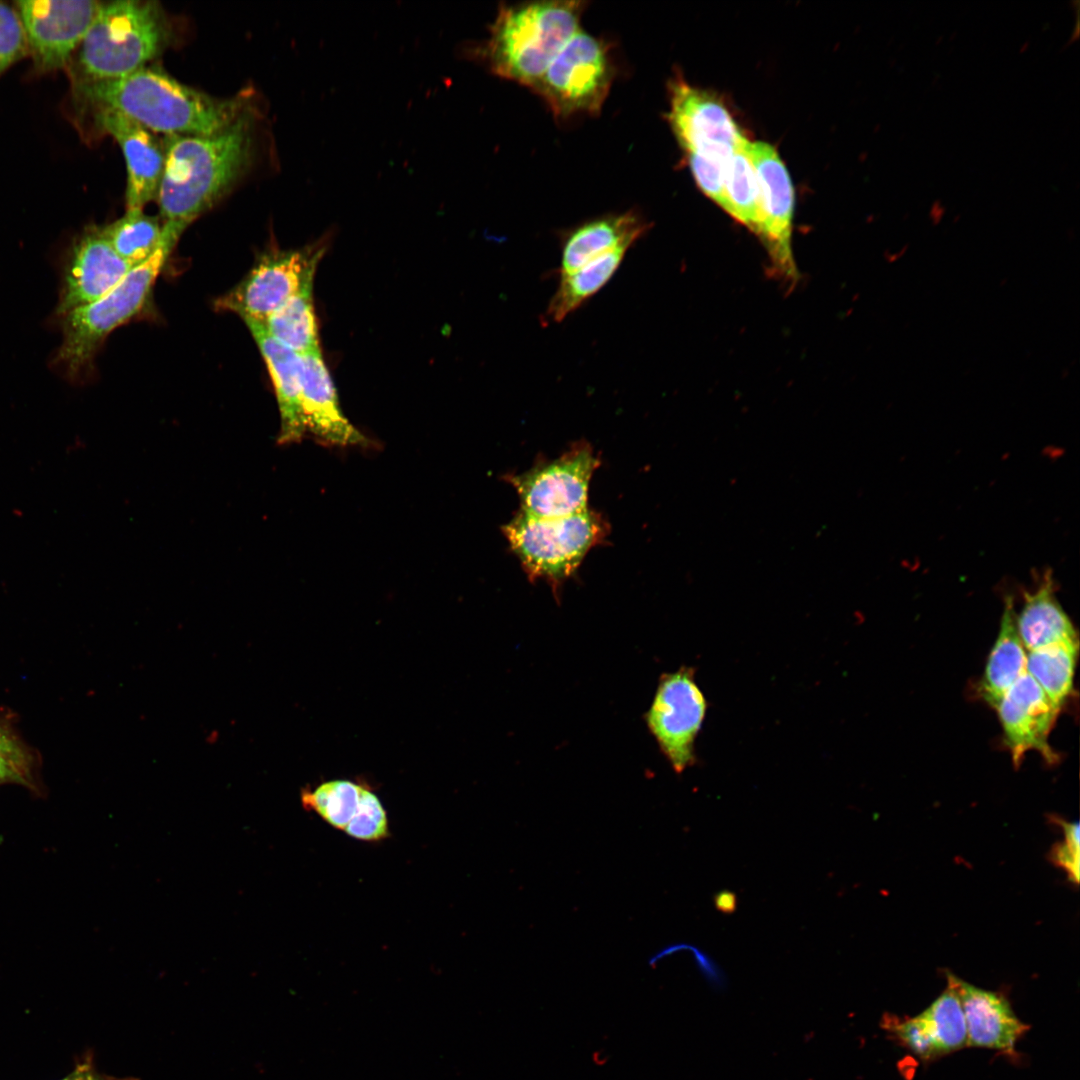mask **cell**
<instances>
[{"label":"cell","mask_w":1080,"mask_h":1080,"mask_svg":"<svg viewBox=\"0 0 1080 1080\" xmlns=\"http://www.w3.org/2000/svg\"><path fill=\"white\" fill-rule=\"evenodd\" d=\"M583 1H537L502 6L480 46L463 48L495 75L532 86L580 30Z\"/></svg>","instance_id":"3957f363"},{"label":"cell","mask_w":1080,"mask_h":1080,"mask_svg":"<svg viewBox=\"0 0 1080 1080\" xmlns=\"http://www.w3.org/2000/svg\"><path fill=\"white\" fill-rule=\"evenodd\" d=\"M995 709L1016 767L1031 750L1037 751L1049 764L1057 762V754L1048 738L1059 710L1028 673L1020 676L1005 692Z\"/></svg>","instance_id":"5bb4252c"},{"label":"cell","mask_w":1080,"mask_h":1080,"mask_svg":"<svg viewBox=\"0 0 1080 1080\" xmlns=\"http://www.w3.org/2000/svg\"><path fill=\"white\" fill-rule=\"evenodd\" d=\"M323 252L321 246H309L262 256L237 286L217 300L216 306L238 314L244 322L262 323L314 280Z\"/></svg>","instance_id":"9c48e42d"},{"label":"cell","mask_w":1080,"mask_h":1080,"mask_svg":"<svg viewBox=\"0 0 1080 1080\" xmlns=\"http://www.w3.org/2000/svg\"><path fill=\"white\" fill-rule=\"evenodd\" d=\"M615 68L608 44L579 30L532 86L557 119L598 114Z\"/></svg>","instance_id":"52a82bcc"},{"label":"cell","mask_w":1080,"mask_h":1080,"mask_svg":"<svg viewBox=\"0 0 1080 1080\" xmlns=\"http://www.w3.org/2000/svg\"><path fill=\"white\" fill-rule=\"evenodd\" d=\"M267 365L280 413V443L300 441L307 432L301 404L299 355L273 339L258 322L245 321Z\"/></svg>","instance_id":"ffe728a7"},{"label":"cell","mask_w":1080,"mask_h":1080,"mask_svg":"<svg viewBox=\"0 0 1080 1080\" xmlns=\"http://www.w3.org/2000/svg\"><path fill=\"white\" fill-rule=\"evenodd\" d=\"M759 186L762 239L775 271L784 279L797 276L791 248L794 190L789 173L776 149L762 141L744 147Z\"/></svg>","instance_id":"4fadbf2b"},{"label":"cell","mask_w":1080,"mask_h":1080,"mask_svg":"<svg viewBox=\"0 0 1080 1080\" xmlns=\"http://www.w3.org/2000/svg\"><path fill=\"white\" fill-rule=\"evenodd\" d=\"M165 162L156 198L160 218L186 229L214 206L249 168L255 113L209 135L164 136Z\"/></svg>","instance_id":"7a4b0ae2"},{"label":"cell","mask_w":1080,"mask_h":1080,"mask_svg":"<svg viewBox=\"0 0 1080 1080\" xmlns=\"http://www.w3.org/2000/svg\"><path fill=\"white\" fill-rule=\"evenodd\" d=\"M73 91L85 110L119 113L161 136L213 134L253 112L242 95L216 98L152 65L114 80L73 83Z\"/></svg>","instance_id":"6da1fadb"},{"label":"cell","mask_w":1080,"mask_h":1080,"mask_svg":"<svg viewBox=\"0 0 1080 1080\" xmlns=\"http://www.w3.org/2000/svg\"><path fill=\"white\" fill-rule=\"evenodd\" d=\"M1064 833V841L1055 844L1050 853L1054 864L1061 867L1069 876V879L1078 884L1079 882V824L1068 822L1062 818L1054 817Z\"/></svg>","instance_id":"836d02e7"},{"label":"cell","mask_w":1080,"mask_h":1080,"mask_svg":"<svg viewBox=\"0 0 1080 1080\" xmlns=\"http://www.w3.org/2000/svg\"><path fill=\"white\" fill-rule=\"evenodd\" d=\"M133 268L109 242L103 227L86 231L73 246L58 314L89 305L112 290Z\"/></svg>","instance_id":"2e32d148"},{"label":"cell","mask_w":1080,"mask_h":1080,"mask_svg":"<svg viewBox=\"0 0 1080 1080\" xmlns=\"http://www.w3.org/2000/svg\"><path fill=\"white\" fill-rule=\"evenodd\" d=\"M713 900L715 907L722 913H733L736 910V894L729 890H723L716 893L713 897Z\"/></svg>","instance_id":"d590c367"},{"label":"cell","mask_w":1080,"mask_h":1080,"mask_svg":"<svg viewBox=\"0 0 1080 1080\" xmlns=\"http://www.w3.org/2000/svg\"><path fill=\"white\" fill-rule=\"evenodd\" d=\"M1016 626L1027 651L1078 640L1070 618L1056 598L1051 571L1044 573L1035 590L1024 593V604L1016 615Z\"/></svg>","instance_id":"7402d4cb"},{"label":"cell","mask_w":1080,"mask_h":1080,"mask_svg":"<svg viewBox=\"0 0 1080 1080\" xmlns=\"http://www.w3.org/2000/svg\"><path fill=\"white\" fill-rule=\"evenodd\" d=\"M668 120L688 154L726 162L748 140L726 107L681 78L672 80Z\"/></svg>","instance_id":"7c38bea8"},{"label":"cell","mask_w":1080,"mask_h":1080,"mask_svg":"<svg viewBox=\"0 0 1080 1080\" xmlns=\"http://www.w3.org/2000/svg\"><path fill=\"white\" fill-rule=\"evenodd\" d=\"M299 358L301 404L307 431L330 446H369V439L343 414L321 350Z\"/></svg>","instance_id":"ac0fdd59"},{"label":"cell","mask_w":1080,"mask_h":1080,"mask_svg":"<svg viewBox=\"0 0 1080 1080\" xmlns=\"http://www.w3.org/2000/svg\"><path fill=\"white\" fill-rule=\"evenodd\" d=\"M168 18L156 1L102 2L76 50L72 82L108 81L150 65L171 39Z\"/></svg>","instance_id":"277c9868"},{"label":"cell","mask_w":1080,"mask_h":1080,"mask_svg":"<svg viewBox=\"0 0 1080 1080\" xmlns=\"http://www.w3.org/2000/svg\"><path fill=\"white\" fill-rule=\"evenodd\" d=\"M163 239L155 253L133 267L112 290L97 301L67 314L56 363L68 374H80L98 347L117 327L133 318L146 303L157 277L184 229L163 223Z\"/></svg>","instance_id":"5b68a950"},{"label":"cell","mask_w":1080,"mask_h":1080,"mask_svg":"<svg viewBox=\"0 0 1080 1080\" xmlns=\"http://www.w3.org/2000/svg\"><path fill=\"white\" fill-rule=\"evenodd\" d=\"M31 760L13 736L0 729V785L15 783L34 788Z\"/></svg>","instance_id":"1f68e13d"},{"label":"cell","mask_w":1080,"mask_h":1080,"mask_svg":"<svg viewBox=\"0 0 1080 1080\" xmlns=\"http://www.w3.org/2000/svg\"><path fill=\"white\" fill-rule=\"evenodd\" d=\"M745 144L733 153L725 166L727 212L759 234L762 218L759 186L754 168L745 153Z\"/></svg>","instance_id":"83f0119b"},{"label":"cell","mask_w":1080,"mask_h":1080,"mask_svg":"<svg viewBox=\"0 0 1080 1080\" xmlns=\"http://www.w3.org/2000/svg\"><path fill=\"white\" fill-rule=\"evenodd\" d=\"M91 114L96 128L121 148L127 171V210L143 209L156 198L165 162L164 136L116 112Z\"/></svg>","instance_id":"9a60e30c"},{"label":"cell","mask_w":1080,"mask_h":1080,"mask_svg":"<svg viewBox=\"0 0 1080 1080\" xmlns=\"http://www.w3.org/2000/svg\"><path fill=\"white\" fill-rule=\"evenodd\" d=\"M599 465L593 448L579 442L553 460L509 475L507 481L515 488L522 511L543 518L565 517L588 508L589 483Z\"/></svg>","instance_id":"ba28073f"},{"label":"cell","mask_w":1080,"mask_h":1080,"mask_svg":"<svg viewBox=\"0 0 1080 1080\" xmlns=\"http://www.w3.org/2000/svg\"><path fill=\"white\" fill-rule=\"evenodd\" d=\"M344 832L365 842H378L390 836L387 813L368 784L363 789L358 810Z\"/></svg>","instance_id":"f546056e"},{"label":"cell","mask_w":1080,"mask_h":1080,"mask_svg":"<svg viewBox=\"0 0 1080 1080\" xmlns=\"http://www.w3.org/2000/svg\"><path fill=\"white\" fill-rule=\"evenodd\" d=\"M103 229L114 250L133 267L155 253L164 234L160 219L145 214L143 209L127 210Z\"/></svg>","instance_id":"4316f807"},{"label":"cell","mask_w":1080,"mask_h":1080,"mask_svg":"<svg viewBox=\"0 0 1080 1080\" xmlns=\"http://www.w3.org/2000/svg\"><path fill=\"white\" fill-rule=\"evenodd\" d=\"M707 710L694 670L682 667L659 679L647 726L673 770L680 774L695 763V740Z\"/></svg>","instance_id":"30bf717a"},{"label":"cell","mask_w":1080,"mask_h":1080,"mask_svg":"<svg viewBox=\"0 0 1080 1080\" xmlns=\"http://www.w3.org/2000/svg\"><path fill=\"white\" fill-rule=\"evenodd\" d=\"M61 1080H137L135 1078H118L102 1074L95 1068L92 1057L85 1056L75 1068Z\"/></svg>","instance_id":"e575fe53"},{"label":"cell","mask_w":1080,"mask_h":1080,"mask_svg":"<svg viewBox=\"0 0 1080 1080\" xmlns=\"http://www.w3.org/2000/svg\"><path fill=\"white\" fill-rule=\"evenodd\" d=\"M1027 650L1016 626L1013 599L1006 597L1000 629L978 685L979 696L996 708L1005 692L1026 672Z\"/></svg>","instance_id":"603a6c76"},{"label":"cell","mask_w":1080,"mask_h":1080,"mask_svg":"<svg viewBox=\"0 0 1080 1080\" xmlns=\"http://www.w3.org/2000/svg\"><path fill=\"white\" fill-rule=\"evenodd\" d=\"M947 987L920 1014L889 1025L896 1038L915 1056L929 1061L967 1046L965 1016L952 973Z\"/></svg>","instance_id":"e0dca14e"},{"label":"cell","mask_w":1080,"mask_h":1080,"mask_svg":"<svg viewBox=\"0 0 1080 1080\" xmlns=\"http://www.w3.org/2000/svg\"><path fill=\"white\" fill-rule=\"evenodd\" d=\"M367 783L331 780L301 792L303 808L315 812L332 827L344 831L356 814Z\"/></svg>","instance_id":"f1b7e54d"},{"label":"cell","mask_w":1080,"mask_h":1080,"mask_svg":"<svg viewBox=\"0 0 1080 1080\" xmlns=\"http://www.w3.org/2000/svg\"><path fill=\"white\" fill-rule=\"evenodd\" d=\"M1079 640L1051 644L1027 651L1028 673L1059 711L1073 692Z\"/></svg>","instance_id":"484cf974"},{"label":"cell","mask_w":1080,"mask_h":1080,"mask_svg":"<svg viewBox=\"0 0 1080 1080\" xmlns=\"http://www.w3.org/2000/svg\"><path fill=\"white\" fill-rule=\"evenodd\" d=\"M601 514L586 510L565 517L543 518L520 509L503 533L531 581L544 580L557 593L586 554L608 536Z\"/></svg>","instance_id":"8992f818"},{"label":"cell","mask_w":1080,"mask_h":1080,"mask_svg":"<svg viewBox=\"0 0 1080 1080\" xmlns=\"http://www.w3.org/2000/svg\"><path fill=\"white\" fill-rule=\"evenodd\" d=\"M261 324L273 339L298 355L320 350L313 281L306 283Z\"/></svg>","instance_id":"d4e9b609"},{"label":"cell","mask_w":1080,"mask_h":1080,"mask_svg":"<svg viewBox=\"0 0 1080 1080\" xmlns=\"http://www.w3.org/2000/svg\"><path fill=\"white\" fill-rule=\"evenodd\" d=\"M687 156L697 185L710 199L727 212L728 203L724 187V172L728 161L723 162L693 154Z\"/></svg>","instance_id":"d6a6232c"},{"label":"cell","mask_w":1080,"mask_h":1080,"mask_svg":"<svg viewBox=\"0 0 1080 1080\" xmlns=\"http://www.w3.org/2000/svg\"><path fill=\"white\" fill-rule=\"evenodd\" d=\"M29 51L16 8L0 1V75Z\"/></svg>","instance_id":"4dcf8cb0"},{"label":"cell","mask_w":1080,"mask_h":1080,"mask_svg":"<svg viewBox=\"0 0 1080 1080\" xmlns=\"http://www.w3.org/2000/svg\"><path fill=\"white\" fill-rule=\"evenodd\" d=\"M101 5L94 0L15 2L36 67L53 71L68 66Z\"/></svg>","instance_id":"8fae6325"},{"label":"cell","mask_w":1080,"mask_h":1080,"mask_svg":"<svg viewBox=\"0 0 1080 1080\" xmlns=\"http://www.w3.org/2000/svg\"><path fill=\"white\" fill-rule=\"evenodd\" d=\"M629 247L617 248L581 268L560 275L559 284L543 314V325L561 322L612 278Z\"/></svg>","instance_id":"cb8c5ba5"},{"label":"cell","mask_w":1080,"mask_h":1080,"mask_svg":"<svg viewBox=\"0 0 1080 1080\" xmlns=\"http://www.w3.org/2000/svg\"><path fill=\"white\" fill-rule=\"evenodd\" d=\"M648 228V222L632 210L575 227L563 239L559 275L573 272L617 248H630Z\"/></svg>","instance_id":"44dd1931"},{"label":"cell","mask_w":1080,"mask_h":1080,"mask_svg":"<svg viewBox=\"0 0 1080 1080\" xmlns=\"http://www.w3.org/2000/svg\"><path fill=\"white\" fill-rule=\"evenodd\" d=\"M967 1026L969 1047L1014 1054L1017 1041L1028 1030L1000 992L974 986L954 974Z\"/></svg>","instance_id":"d6986e66"}]
</instances>
